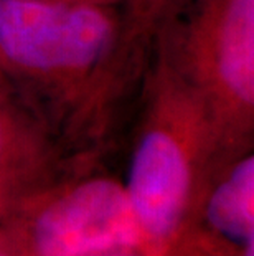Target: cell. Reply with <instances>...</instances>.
Returning a JSON list of instances; mask_svg holds the SVG:
<instances>
[{
  "mask_svg": "<svg viewBox=\"0 0 254 256\" xmlns=\"http://www.w3.org/2000/svg\"><path fill=\"white\" fill-rule=\"evenodd\" d=\"M122 2L126 4L132 17H136L145 26L152 28L154 18L159 12L160 5L164 4V0H122Z\"/></svg>",
  "mask_w": 254,
  "mask_h": 256,
  "instance_id": "52a82bcc",
  "label": "cell"
},
{
  "mask_svg": "<svg viewBox=\"0 0 254 256\" xmlns=\"http://www.w3.org/2000/svg\"><path fill=\"white\" fill-rule=\"evenodd\" d=\"M140 91L144 126L126 194L140 232L160 238L175 230L187 210L195 144L216 134L202 101L152 52Z\"/></svg>",
  "mask_w": 254,
  "mask_h": 256,
  "instance_id": "3957f363",
  "label": "cell"
},
{
  "mask_svg": "<svg viewBox=\"0 0 254 256\" xmlns=\"http://www.w3.org/2000/svg\"><path fill=\"white\" fill-rule=\"evenodd\" d=\"M207 218L220 233L248 244L254 240V157H243L207 202Z\"/></svg>",
  "mask_w": 254,
  "mask_h": 256,
  "instance_id": "5b68a950",
  "label": "cell"
},
{
  "mask_svg": "<svg viewBox=\"0 0 254 256\" xmlns=\"http://www.w3.org/2000/svg\"><path fill=\"white\" fill-rule=\"evenodd\" d=\"M41 122L0 66V159L21 128Z\"/></svg>",
  "mask_w": 254,
  "mask_h": 256,
  "instance_id": "8992f818",
  "label": "cell"
},
{
  "mask_svg": "<svg viewBox=\"0 0 254 256\" xmlns=\"http://www.w3.org/2000/svg\"><path fill=\"white\" fill-rule=\"evenodd\" d=\"M149 56L150 32L124 2L0 0V66L41 122L116 108Z\"/></svg>",
  "mask_w": 254,
  "mask_h": 256,
  "instance_id": "6da1fadb",
  "label": "cell"
},
{
  "mask_svg": "<svg viewBox=\"0 0 254 256\" xmlns=\"http://www.w3.org/2000/svg\"><path fill=\"white\" fill-rule=\"evenodd\" d=\"M140 228L126 188L111 178L74 185L43 206L35 220L41 256H88L137 243Z\"/></svg>",
  "mask_w": 254,
  "mask_h": 256,
  "instance_id": "277c9868",
  "label": "cell"
},
{
  "mask_svg": "<svg viewBox=\"0 0 254 256\" xmlns=\"http://www.w3.org/2000/svg\"><path fill=\"white\" fill-rule=\"evenodd\" d=\"M96 2H122V0H96Z\"/></svg>",
  "mask_w": 254,
  "mask_h": 256,
  "instance_id": "9c48e42d",
  "label": "cell"
},
{
  "mask_svg": "<svg viewBox=\"0 0 254 256\" xmlns=\"http://www.w3.org/2000/svg\"><path fill=\"white\" fill-rule=\"evenodd\" d=\"M150 52L202 101L216 139L254 119V0H164Z\"/></svg>",
  "mask_w": 254,
  "mask_h": 256,
  "instance_id": "7a4b0ae2",
  "label": "cell"
},
{
  "mask_svg": "<svg viewBox=\"0 0 254 256\" xmlns=\"http://www.w3.org/2000/svg\"><path fill=\"white\" fill-rule=\"evenodd\" d=\"M253 246H254V240L246 244V256H254V254H253V253H254V248H253Z\"/></svg>",
  "mask_w": 254,
  "mask_h": 256,
  "instance_id": "ba28073f",
  "label": "cell"
}]
</instances>
